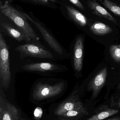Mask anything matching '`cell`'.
<instances>
[{
    "instance_id": "cell-27",
    "label": "cell",
    "mask_w": 120,
    "mask_h": 120,
    "mask_svg": "<svg viewBox=\"0 0 120 120\" xmlns=\"http://www.w3.org/2000/svg\"></svg>"
},
{
    "instance_id": "cell-10",
    "label": "cell",
    "mask_w": 120,
    "mask_h": 120,
    "mask_svg": "<svg viewBox=\"0 0 120 120\" xmlns=\"http://www.w3.org/2000/svg\"><path fill=\"white\" fill-rule=\"evenodd\" d=\"M107 75V69L106 68H103L90 81L88 85L89 91H93V98H95L99 94L103 87Z\"/></svg>"
},
{
    "instance_id": "cell-2",
    "label": "cell",
    "mask_w": 120,
    "mask_h": 120,
    "mask_svg": "<svg viewBox=\"0 0 120 120\" xmlns=\"http://www.w3.org/2000/svg\"><path fill=\"white\" fill-rule=\"evenodd\" d=\"M1 12L9 18L17 26L22 30L32 41V43L41 46H43L40 41L39 37L28 22L31 18L15 8L6 1L0 6Z\"/></svg>"
},
{
    "instance_id": "cell-19",
    "label": "cell",
    "mask_w": 120,
    "mask_h": 120,
    "mask_svg": "<svg viewBox=\"0 0 120 120\" xmlns=\"http://www.w3.org/2000/svg\"><path fill=\"white\" fill-rule=\"evenodd\" d=\"M0 120H14L9 113L3 106L0 108Z\"/></svg>"
},
{
    "instance_id": "cell-8",
    "label": "cell",
    "mask_w": 120,
    "mask_h": 120,
    "mask_svg": "<svg viewBox=\"0 0 120 120\" xmlns=\"http://www.w3.org/2000/svg\"><path fill=\"white\" fill-rule=\"evenodd\" d=\"M1 27L3 32L8 36L19 42L32 43L31 39L20 28L15 25L5 22H1Z\"/></svg>"
},
{
    "instance_id": "cell-26",
    "label": "cell",
    "mask_w": 120,
    "mask_h": 120,
    "mask_svg": "<svg viewBox=\"0 0 120 120\" xmlns=\"http://www.w3.org/2000/svg\"></svg>"
},
{
    "instance_id": "cell-3",
    "label": "cell",
    "mask_w": 120,
    "mask_h": 120,
    "mask_svg": "<svg viewBox=\"0 0 120 120\" xmlns=\"http://www.w3.org/2000/svg\"><path fill=\"white\" fill-rule=\"evenodd\" d=\"M19 69L22 72L35 73L43 77H51L68 70L66 65L51 62H28L22 64Z\"/></svg>"
},
{
    "instance_id": "cell-20",
    "label": "cell",
    "mask_w": 120,
    "mask_h": 120,
    "mask_svg": "<svg viewBox=\"0 0 120 120\" xmlns=\"http://www.w3.org/2000/svg\"><path fill=\"white\" fill-rule=\"evenodd\" d=\"M34 117L36 120H39L42 117L43 115V111L40 107H37L34 113Z\"/></svg>"
},
{
    "instance_id": "cell-24",
    "label": "cell",
    "mask_w": 120,
    "mask_h": 120,
    "mask_svg": "<svg viewBox=\"0 0 120 120\" xmlns=\"http://www.w3.org/2000/svg\"><path fill=\"white\" fill-rule=\"evenodd\" d=\"M47 0L48 1H51V2H54V3L56 2V0Z\"/></svg>"
},
{
    "instance_id": "cell-18",
    "label": "cell",
    "mask_w": 120,
    "mask_h": 120,
    "mask_svg": "<svg viewBox=\"0 0 120 120\" xmlns=\"http://www.w3.org/2000/svg\"><path fill=\"white\" fill-rule=\"evenodd\" d=\"M110 52L113 60L117 62L120 61V44L111 45Z\"/></svg>"
},
{
    "instance_id": "cell-4",
    "label": "cell",
    "mask_w": 120,
    "mask_h": 120,
    "mask_svg": "<svg viewBox=\"0 0 120 120\" xmlns=\"http://www.w3.org/2000/svg\"><path fill=\"white\" fill-rule=\"evenodd\" d=\"M9 48L2 32L0 33V87L6 90L11 82Z\"/></svg>"
},
{
    "instance_id": "cell-9",
    "label": "cell",
    "mask_w": 120,
    "mask_h": 120,
    "mask_svg": "<svg viewBox=\"0 0 120 120\" xmlns=\"http://www.w3.org/2000/svg\"><path fill=\"white\" fill-rule=\"evenodd\" d=\"M77 91L73 92L66 99L60 104L55 111L56 115L61 116L69 111L83 106L76 94Z\"/></svg>"
},
{
    "instance_id": "cell-21",
    "label": "cell",
    "mask_w": 120,
    "mask_h": 120,
    "mask_svg": "<svg viewBox=\"0 0 120 120\" xmlns=\"http://www.w3.org/2000/svg\"><path fill=\"white\" fill-rule=\"evenodd\" d=\"M71 3L74 4L75 6L79 8L81 10H85L84 7L83 5L82 4L79 0H68Z\"/></svg>"
},
{
    "instance_id": "cell-17",
    "label": "cell",
    "mask_w": 120,
    "mask_h": 120,
    "mask_svg": "<svg viewBox=\"0 0 120 120\" xmlns=\"http://www.w3.org/2000/svg\"><path fill=\"white\" fill-rule=\"evenodd\" d=\"M87 110L84 106L69 111L62 115L65 117H75L80 114L87 112Z\"/></svg>"
},
{
    "instance_id": "cell-7",
    "label": "cell",
    "mask_w": 120,
    "mask_h": 120,
    "mask_svg": "<svg viewBox=\"0 0 120 120\" xmlns=\"http://www.w3.org/2000/svg\"><path fill=\"white\" fill-rule=\"evenodd\" d=\"M84 53V39L81 36L77 37L72 45L69 52V58L71 59L72 65L74 72L79 73L83 65Z\"/></svg>"
},
{
    "instance_id": "cell-25",
    "label": "cell",
    "mask_w": 120,
    "mask_h": 120,
    "mask_svg": "<svg viewBox=\"0 0 120 120\" xmlns=\"http://www.w3.org/2000/svg\"><path fill=\"white\" fill-rule=\"evenodd\" d=\"M118 106H119V108H120V101L119 104H118Z\"/></svg>"
},
{
    "instance_id": "cell-14",
    "label": "cell",
    "mask_w": 120,
    "mask_h": 120,
    "mask_svg": "<svg viewBox=\"0 0 120 120\" xmlns=\"http://www.w3.org/2000/svg\"><path fill=\"white\" fill-rule=\"evenodd\" d=\"M118 110L106 108L98 112L87 120H102L114 115L118 112Z\"/></svg>"
},
{
    "instance_id": "cell-6",
    "label": "cell",
    "mask_w": 120,
    "mask_h": 120,
    "mask_svg": "<svg viewBox=\"0 0 120 120\" xmlns=\"http://www.w3.org/2000/svg\"><path fill=\"white\" fill-rule=\"evenodd\" d=\"M41 33L46 43L54 52L58 60H63L69 58V52L62 46L54 35L42 24L32 19L30 20Z\"/></svg>"
},
{
    "instance_id": "cell-13",
    "label": "cell",
    "mask_w": 120,
    "mask_h": 120,
    "mask_svg": "<svg viewBox=\"0 0 120 120\" xmlns=\"http://www.w3.org/2000/svg\"><path fill=\"white\" fill-rule=\"evenodd\" d=\"M90 30L97 35L104 36L112 32L113 29L107 25L101 22H96L91 26Z\"/></svg>"
},
{
    "instance_id": "cell-23",
    "label": "cell",
    "mask_w": 120,
    "mask_h": 120,
    "mask_svg": "<svg viewBox=\"0 0 120 120\" xmlns=\"http://www.w3.org/2000/svg\"><path fill=\"white\" fill-rule=\"evenodd\" d=\"M107 120H120V117H115V118H112Z\"/></svg>"
},
{
    "instance_id": "cell-15",
    "label": "cell",
    "mask_w": 120,
    "mask_h": 120,
    "mask_svg": "<svg viewBox=\"0 0 120 120\" xmlns=\"http://www.w3.org/2000/svg\"><path fill=\"white\" fill-rule=\"evenodd\" d=\"M0 102L3 104L4 108L8 111L14 120H19L18 110L16 107L8 101L1 94Z\"/></svg>"
},
{
    "instance_id": "cell-11",
    "label": "cell",
    "mask_w": 120,
    "mask_h": 120,
    "mask_svg": "<svg viewBox=\"0 0 120 120\" xmlns=\"http://www.w3.org/2000/svg\"><path fill=\"white\" fill-rule=\"evenodd\" d=\"M87 4L88 7L94 14L99 17L106 18L115 24H117L115 19L95 0H87Z\"/></svg>"
},
{
    "instance_id": "cell-5",
    "label": "cell",
    "mask_w": 120,
    "mask_h": 120,
    "mask_svg": "<svg viewBox=\"0 0 120 120\" xmlns=\"http://www.w3.org/2000/svg\"><path fill=\"white\" fill-rule=\"evenodd\" d=\"M15 50L19 54L21 60L27 57L54 60H58L54 54L44 46L33 43H26L17 46Z\"/></svg>"
},
{
    "instance_id": "cell-12",
    "label": "cell",
    "mask_w": 120,
    "mask_h": 120,
    "mask_svg": "<svg viewBox=\"0 0 120 120\" xmlns=\"http://www.w3.org/2000/svg\"><path fill=\"white\" fill-rule=\"evenodd\" d=\"M66 8L69 17L73 21L81 27L86 25L87 19L83 14L72 6L66 5Z\"/></svg>"
},
{
    "instance_id": "cell-22",
    "label": "cell",
    "mask_w": 120,
    "mask_h": 120,
    "mask_svg": "<svg viewBox=\"0 0 120 120\" xmlns=\"http://www.w3.org/2000/svg\"><path fill=\"white\" fill-rule=\"evenodd\" d=\"M32 2L37 3L41 4H48V1L47 0H29Z\"/></svg>"
},
{
    "instance_id": "cell-16",
    "label": "cell",
    "mask_w": 120,
    "mask_h": 120,
    "mask_svg": "<svg viewBox=\"0 0 120 120\" xmlns=\"http://www.w3.org/2000/svg\"><path fill=\"white\" fill-rule=\"evenodd\" d=\"M102 4L109 10L120 17V4H117L110 0H104Z\"/></svg>"
},
{
    "instance_id": "cell-1",
    "label": "cell",
    "mask_w": 120,
    "mask_h": 120,
    "mask_svg": "<svg viewBox=\"0 0 120 120\" xmlns=\"http://www.w3.org/2000/svg\"><path fill=\"white\" fill-rule=\"evenodd\" d=\"M66 80L51 77L38 78L33 82L30 97L34 101H40L60 96L68 86Z\"/></svg>"
}]
</instances>
